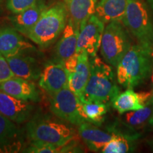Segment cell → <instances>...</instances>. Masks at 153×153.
I'll list each match as a JSON object with an SVG mask.
<instances>
[{"instance_id":"26","label":"cell","mask_w":153,"mask_h":153,"mask_svg":"<svg viewBox=\"0 0 153 153\" xmlns=\"http://www.w3.org/2000/svg\"><path fill=\"white\" fill-rule=\"evenodd\" d=\"M37 0H7V8L12 14H18L33 6Z\"/></svg>"},{"instance_id":"6","label":"cell","mask_w":153,"mask_h":153,"mask_svg":"<svg viewBox=\"0 0 153 153\" xmlns=\"http://www.w3.org/2000/svg\"><path fill=\"white\" fill-rule=\"evenodd\" d=\"M132 45L131 33L123 22L114 21L107 24L100 46L101 56L105 62L116 68Z\"/></svg>"},{"instance_id":"3","label":"cell","mask_w":153,"mask_h":153,"mask_svg":"<svg viewBox=\"0 0 153 153\" xmlns=\"http://www.w3.org/2000/svg\"><path fill=\"white\" fill-rule=\"evenodd\" d=\"M68 19L69 14L64 2L47 7L26 37L42 48H48L62 34Z\"/></svg>"},{"instance_id":"28","label":"cell","mask_w":153,"mask_h":153,"mask_svg":"<svg viewBox=\"0 0 153 153\" xmlns=\"http://www.w3.org/2000/svg\"><path fill=\"white\" fill-rule=\"evenodd\" d=\"M78 62H79V54L76 53L75 54H74L71 57H69L68 59H67L63 62V65L66 69L67 71L69 72V74H70L75 71Z\"/></svg>"},{"instance_id":"13","label":"cell","mask_w":153,"mask_h":153,"mask_svg":"<svg viewBox=\"0 0 153 153\" xmlns=\"http://www.w3.org/2000/svg\"><path fill=\"white\" fill-rule=\"evenodd\" d=\"M79 28L74 25L70 18L68 19L62 36L57 42L53 53V61L63 62L76 53Z\"/></svg>"},{"instance_id":"33","label":"cell","mask_w":153,"mask_h":153,"mask_svg":"<svg viewBox=\"0 0 153 153\" xmlns=\"http://www.w3.org/2000/svg\"><path fill=\"white\" fill-rule=\"evenodd\" d=\"M150 145H152V149H153V139H152V143H150Z\"/></svg>"},{"instance_id":"4","label":"cell","mask_w":153,"mask_h":153,"mask_svg":"<svg viewBox=\"0 0 153 153\" xmlns=\"http://www.w3.org/2000/svg\"><path fill=\"white\" fill-rule=\"evenodd\" d=\"M26 135L31 140H39L64 146L75 139L73 128L49 116L36 114L28 120Z\"/></svg>"},{"instance_id":"1","label":"cell","mask_w":153,"mask_h":153,"mask_svg":"<svg viewBox=\"0 0 153 153\" xmlns=\"http://www.w3.org/2000/svg\"><path fill=\"white\" fill-rule=\"evenodd\" d=\"M153 51L140 44L133 45L116 67L118 85L133 89L143 85L151 76Z\"/></svg>"},{"instance_id":"20","label":"cell","mask_w":153,"mask_h":153,"mask_svg":"<svg viewBox=\"0 0 153 153\" xmlns=\"http://www.w3.org/2000/svg\"><path fill=\"white\" fill-rule=\"evenodd\" d=\"M68 10L69 18L80 28L92 15L95 14L98 0H63Z\"/></svg>"},{"instance_id":"16","label":"cell","mask_w":153,"mask_h":153,"mask_svg":"<svg viewBox=\"0 0 153 153\" xmlns=\"http://www.w3.org/2000/svg\"><path fill=\"white\" fill-rule=\"evenodd\" d=\"M6 59L15 76L30 81L39 79L43 69L35 58L22 53Z\"/></svg>"},{"instance_id":"9","label":"cell","mask_w":153,"mask_h":153,"mask_svg":"<svg viewBox=\"0 0 153 153\" xmlns=\"http://www.w3.org/2000/svg\"><path fill=\"white\" fill-rule=\"evenodd\" d=\"M69 72L63 64L54 61L48 62L42 70L38 79L39 87L48 95L59 91L68 87Z\"/></svg>"},{"instance_id":"11","label":"cell","mask_w":153,"mask_h":153,"mask_svg":"<svg viewBox=\"0 0 153 153\" xmlns=\"http://www.w3.org/2000/svg\"><path fill=\"white\" fill-rule=\"evenodd\" d=\"M20 32L11 26L0 27V53L5 57L22 54L35 47L24 39Z\"/></svg>"},{"instance_id":"15","label":"cell","mask_w":153,"mask_h":153,"mask_svg":"<svg viewBox=\"0 0 153 153\" xmlns=\"http://www.w3.org/2000/svg\"><path fill=\"white\" fill-rule=\"evenodd\" d=\"M151 97V91L135 92L133 89H127L118 94L111 105L120 114H123L144 108L150 101Z\"/></svg>"},{"instance_id":"17","label":"cell","mask_w":153,"mask_h":153,"mask_svg":"<svg viewBox=\"0 0 153 153\" xmlns=\"http://www.w3.org/2000/svg\"><path fill=\"white\" fill-rule=\"evenodd\" d=\"M21 131L16 123L0 114V152H18L22 147Z\"/></svg>"},{"instance_id":"7","label":"cell","mask_w":153,"mask_h":153,"mask_svg":"<svg viewBox=\"0 0 153 153\" xmlns=\"http://www.w3.org/2000/svg\"><path fill=\"white\" fill-rule=\"evenodd\" d=\"M49 97L50 109L57 117L74 126L87 122L83 104L69 86Z\"/></svg>"},{"instance_id":"30","label":"cell","mask_w":153,"mask_h":153,"mask_svg":"<svg viewBox=\"0 0 153 153\" xmlns=\"http://www.w3.org/2000/svg\"><path fill=\"white\" fill-rule=\"evenodd\" d=\"M151 78H152V90H151V92H152V97H151L150 102L152 103V104H153V68H152V74H151Z\"/></svg>"},{"instance_id":"32","label":"cell","mask_w":153,"mask_h":153,"mask_svg":"<svg viewBox=\"0 0 153 153\" xmlns=\"http://www.w3.org/2000/svg\"><path fill=\"white\" fill-rule=\"evenodd\" d=\"M2 1H3V0H0V13H1V5H2Z\"/></svg>"},{"instance_id":"27","label":"cell","mask_w":153,"mask_h":153,"mask_svg":"<svg viewBox=\"0 0 153 153\" xmlns=\"http://www.w3.org/2000/svg\"><path fill=\"white\" fill-rule=\"evenodd\" d=\"M14 76L6 57L0 53V83L7 81Z\"/></svg>"},{"instance_id":"23","label":"cell","mask_w":153,"mask_h":153,"mask_svg":"<svg viewBox=\"0 0 153 153\" xmlns=\"http://www.w3.org/2000/svg\"><path fill=\"white\" fill-rule=\"evenodd\" d=\"M137 134H126L118 132L101 152L103 153H126L134 150V141L138 138Z\"/></svg>"},{"instance_id":"2","label":"cell","mask_w":153,"mask_h":153,"mask_svg":"<svg viewBox=\"0 0 153 153\" xmlns=\"http://www.w3.org/2000/svg\"><path fill=\"white\" fill-rule=\"evenodd\" d=\"M91 74L79 99L82 102L97 101L111 105L120 92L116 75L111 65L101 60L97 55L89 57Z\"/></svg>"},{"instance_id":"31","label":"cell","mask_w":153,"mask_h":153,"mask_svg":"<svg viewBox=\"0 0 153 153\" xmlns=\"http://www.w3.org/2000/svg\"><path fill=\"white\" fill-rule=\"evenodd\" d=\"M149 123H150V125L153 127V114H152V116H151L150 120H149Z\"/></svg>"},{"instance_id":"19","label":"cell","mask_w":153,"mask_h":153,"mask_svg":"<svg viewBox=\"0 0 153 153\" xmlns=\"http://www.w3.org/2000/svg\"><path fill=\"white\" fill-rule=\"evenodd\" d=\"M91 74L89 55L83 52L79 54V62L75 71L69 74L68 86L74 94L81 97L89 82Z\"/></svg>"},{"instance_id":"22","label":"cell","mask_w":153,"mask_h":153,"mask_svg":"<svg viewBox=\"0 0 153 153\" xmlns=\"http://www.w3.org/2000/svg\"><path fill=\"white\" fill-rule=\"evenodd\" d=\"M153 114V104L150 101L144 108L123 114L122 123L131 131L143 128Z\"/></svg>"},{"instance_id":"25","label":"cell","mask_w":153,"mask_h":153,"mask_svg":"<svg viewBox=\"0 0 153 153\" xmlns=\"http://www.w3.org/2000/svg\"><path fill=\"white\" fill-rule=\"evenodd\" d=\"M63 146H57L56 145L39 140H32L30 144L26 149L24 152L29 153H56L62 152Z\"/></svg>"},{"instance_id":"24","label":"cell","mask_w":153,"mask_h":153,"mask_svg":"<svg viewBox=\"0 0 153 153\" xmlns=\"http://www.w3.org/2000/svg\"><path fill=\"white\" fill-rule=\"evenodd\" d=\"M87 122L99 126L104 122L109 105L102 102L89 101L82 102Z\"/></svg>"},{"instance_id":"29","label":"cell","mask_w":153,"mask_h":153,"mask_svg":"<svg viewBox=\"0 0 153 153\" xmlns=\"http://www.w3.org/2000/svg\"><path fill=\"white\" fill-rule=\"evenodd\" d=\"M146 1L147 4L149 5L150 8L151 9V10L153 12V0H145Z\"/></svg>"},{"instance_id":"21","label":"cell","mask_w":153,"mask_h":153,"mask_svg":"<svg viewBox=\"0 0 153 153\" xmlns=\"http://www.w3.org/2000/svg\"><path fill=\"white\" fill-rule=\"evenodd\" d=\"M128 0H99L95 15L105 24L114 21L122 22Z\"/></svg>"},{"instance_id":"14","label":"cell","mask_w":153,"mask_h":153,"mask_svg":"<svg viewBox=\"0 0 153 153\" xmlns=\"http://www.w3.org/2000/svg\"><path fill=\"white\" fill-rule=\"evenodd\" d=\"M118 133L114 130L104 131L89 122H84L78 126V134L87 148L93 152H101L104 145Z\"/></svg>"},{"instance_id":"5","label":"cell","mask_w":153,"mask_h":153,"mask_svg":"<svg viewBox=\"0 0 153 153\" xmlns=\"http://www.w3.org/2000/svg\"><path fill=\"white\" fill-rule=\"evenodd\" d=\"M122 22L137 43L153 51V12L145 0H128Z\"/></svg>"},{"instance_id":"8","label":"cell","mask_w":153,"mask_h":153,"mask_svg":"<svg viewBox=\"0 0 153 153\" xmlns=\"http://www.w3.org/2000/svg\"><path fill=\"white\" fill-rule=\"evenodd\" d=\"M105 24L94 14L80 26L76 53L85 52L89 57L97 55L100 48Z\"/></svg>"},{"instance_id":"12","label":"cell","mask_w":153,"mask_h":153,"mask_svg":"<svg viewBox=\"0 0 153 153\" xmlns=\"http://www.w3.org/2000/svg\"><path fill=\"white\" fill-rule=\"evenodd\" d=\"M0 90L24 101L38 102L41 100V94L36 84L16 76L1 82Z\"/></svg>"},{"instance_id":"10","label":"cell","mask_w":153,"mask_h":153,"mask_svg":"<svg viewBox=\"0 0 153 153\" xmlns=\"http://www.w3.org/2000/svg\"><path fill=\"white\" fill-rule=\"evenodd\" d=\"M34 106L30 101L19 99L0 90V114L17 124L28 121L32 117Z\"/></svg>"},{"instance_id":"18","label":"cell","mask_w":153,"mask_h":153,"mask_svg":"<svg viewBox=\"0 0 153 153\" xmlns=\"http://www.w3.org/2000/svg\"><path fill=\"white\" fill-rule=\"evenodd\" d=\"M46 8L47 7L43 1H37L33 6L26 10L9 16V19L13 27L22 35L26 36L28 31L35 26L42 13Z\"/></svg>"}]
</instances>
